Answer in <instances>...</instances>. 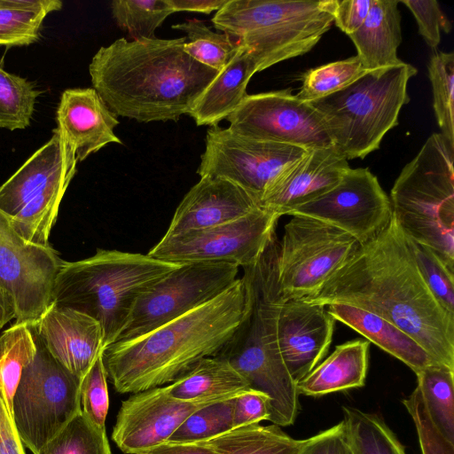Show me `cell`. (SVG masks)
<instances>
[{"label":"cell","instance_id":"cell-1","mask_svg":"<svg viewBox=\"0 0 454 454\" xmlns=\"http://www.w3.org/2000/svg\"><path fill=\"white\" fill-rule=\"evenodd\" d=\"M301 300L346 304L374 314L409 334L435 362L454 370V314L427 287L394 215L317 293Z\"/></svg>","mask_w":454,"mask_h":454},{"label":"cell","instance_id":"cell-2","mask_svg":"<svg viewBox=\"0 0 454 454\" xmlns=\"http://www.w3.org/2000/svg\"><path fill=\"white\" fill-rule=\"evenodd\" d=\"M186 40L120 38L99 48L89 66L93 89L116 116L178 121L219 73L185 53Z\"/></svg>","mask_w":454,"mask_h":454},{"label":"cell","instance_id":"cell-3","mask_svg":"<svg viewBox=\"0 0 454 454\" xmlns=\"http://www.w3.org/2000/svg\"><path fill=\"white\" fill-rule=\"evenodd\" d=\"M247 308L241 278L208 302L137 338L104 348L106 378L120 394L172 383L223 348Z\"/></svg>","mask_w":454,"mask_h":454},{"label":"cell","instance_id":"cell-4","mask_svg":"<svg viewBox=\"0 0 454 454\" xmlns=\"http://www.w3.org/2000/svg\"><path fill=\"white\" fill-rule=\"evenodd\" d=\"M278 239L273 238L259 260L243 268L247 289L244 317L216 356L228 362L250 389L270 399L269 420L293 425L299 413V393L282 360L277 321L282 300L278 283Z\"/></svg>","mask_w":454,"mask_h":454},{"label":"cell","instance_id":"cell-5","mask_svg":"<svg viewBox=\"0 0 454 454\" xmlns=\"http://www.w3.org/2000/svg\"><path fill=\"white\" fill-rule=\"evenodd\" d=\"M179 266L148 254L98 248L90 257L63 261L51 302L98 321L106 348L115 341L137 298Z\"/></svg>","mask_w":454,"mask_h":454},{"label":"cell","instance_id":"cell-6","mask_svg":"<svg viewBox=\"0 0 454 454\" xmlns=\"http://www.w3.org/2000/svg\"><path fill=\"white\" fill-rule=\"evenodd\" d=\"M337 0H228L211 19L246 47L257 72L301 56L333 23Z\"/></svg>","mask_w":454,"mask_h":454},{"label":"cell","instance_id":"cell-7","mask_svg":"<svg viewBox=\"0 0 454 454\" xmlns=\"http://www.w3.org/2000/svg\"><path fill=\"white\" fill-rule=\"evenodd\" d=\"M454 144L433 133L395 179L393 215L404 234L454 266Z\"/></svg>","mask_w":454,"mask_h":454},{"label":"cell","instance_id":"cell-8","mask_svg":"<svg viewBox=\"0 0 454 454\" xmlns=\"http://www.w3.org/2000/svg\"><path fill=\"white\" fill-rule=\"evenodd\" d=\"M417 73L402 61L367 71L344 89L309 102L345 159H363L379 149L387 131L398 125L400 111L410 101L407 84Z\"/></svg>","mask_w":454,"mask_h":454},{"label":"cell","instance_id":"cell-9","mask_svg":"<svg viewBox=\"0 0 454 454\" xmlns=\"http://www.w3.org/2000/svg\"><path fill=\"white\" fill-rule=\"evenodd\" d=\"M77 162L57 127L51 137L0 186V210L25 240L51 246V231Z\"/></svg>","mask_w":454,"mask_h":454},{"label":"cell","instance_id":"cell-10","mask_svg":"<svg viewBox=\"0 0 454 454\" xmlns=\"http://www.w3.org/2000/svg\"><path fill=\"white\" fill-rule=\"evenodd\" d=\"M35 340L36 354L24 368L12 398V419L24 447L37 454L82 411V380Z\"/></svg>","mask_w":454,"mask_h":454},{"label":"cell","instance_id":"cell-11","mask_svg":"<svg viewBox=\"0 0 454 454\" xmlns=\"http://www.w3.org/2000/svg\"><path fill=\"white\" fill-rule=\"evenodd\" d=\"M360 243L325 222L294 215L278 240V283L283 301L317 293Z\"/></svg>","mask_w":454,"mask_h":454},{"label":"cell","instance_id":"cell-12","mask_svg":"<svg viewBox=\"0 0 454 454\" xmlns=\"http://www.w3.org/2000/svg\"><path fill=\"white\" fill-rule=\"evenodd\" d=\"M238 274L239 267L230 263L180 264L137 298L114 342L142 336L208 302L231 286Z\"/></svg>","mask_w":454,"mask_h":454},{"label":"cell","instance_id":"cell-13","mask_svg":"<svg viewBox=\"0 0 454 454\" xmlns=\"http://www.w3.org/2000/svg\"><path fill=\"white\" fill-rule=\"evenodd\" d=\"M279 217L259 207L218 226L162 237L147 254L179 264L209 262L248 267L259 260L276 236Z\"/></svg>","mask_w":454,"mask_h":454},{"label":"cell","instance_id":"cell-14","mask_svg":"<svg viewBox=\"0 0 454 454\" xmlns=\"http://www.w3.org/2000/svg\"><path fill=\"white\" fill-rule=\"evenodd\" d=\"M304 148L239 136L213 126L207 131L206 147L197 173L220 177L243 188L260 204L265 192L308 152Z\"/></svg>","mask_w":454,"mask_h":454},{"label":"cell","instance_id":"cell-15","mask_svg":"<svg viewBox=\"0 0 454 454\" xmlns=\"http://www.w3.org/2000/svg\"><path fill=\"white\" fill-rule=\"evenodd\" d=\"M232 132L306 150L333 145L317 111L290 90L247 95L226 118Z\"/></svg>","mask_w":454,"mask_h":454},{"label":"cell","instance_id":"cell-16","mask_svg":"<svg viewBox=\"0 0 454 454\" xmlns=\"http://www.w3.org/2000/svg\"><path fill=\"white\" fill-rule=\"evenodd\" d=\"M288 215L325 222L364 244L388 225L393 211L378 178L368 168H350L334 187Z\"/></svg>","mask_w":454,"mask_h":454},{"label":"cell","instance_id":"cell-17","mask_svg":"<svg viewBox=\"0 0 454 454\" xmlns=\"http://www.w3.org/2000/svg\"><path fill=\"white\" fill-rule=\"evenodd\" d=\"M63 261L51 246L25 240L0 210V286L12 297L15 322L31 323L49 307Z\"/></svg>","mask_w":454,"mask_h":454},{"label":"cell","instance_id":"cell-18","mask_svg":"<svg viewBox=\"0 0 454 454\" xmlns=\"http://www.w3.org/2000/svg\"><path fill=\"white\" fill-rule=\"evenodd\" d=\"M228 398L184 401L169 395L165 387L132 394L121 402L112 440L122 452L137 454L167 442L201 407Z\"/></svg>","mask_w":454,"mask_h":454},{"label":"cell","instance_id":"cell-19","mask_svg":"<svg viewBox=\"0 0 454 454\" xmlns=\"http://www.w3.org/2000/svg\"><path fill=\"white\" fill-rule=\"evenodd\" d=\"M326 306L303 300L281 302L277 321L282 360L294 381L304 378L326 355L335 319Z\"/></svg>","mask_w":454,"mask_h":454},{"label":"cell","instance_id":"cell-20","mask_svg":"<svg viewBox=\"0 0 454 454\" xmlns=\"http://www.w3.org/2000/svg\"><path fill=\"white\" fill-rule=\"evenodd\" d=\"M29 326L50 355L81 380L103 354L102 327L82 312L51 302Z\"/></svg>","mask_w":454,"mask_h":454},{"label":"cell","instance_id":"cell-21","mask_svg":"<svg viewBox=\"0 0 454 454\" xmlns=\"http://www.w3.org/2000/svg\"><path fill=\"white\" fill-rule=\"evenodd\" d=\"M350 168L333 146L309 150L265 192L260 207L281 216L334 187Z\"/></svg>","mask_w":454,"mask_h":454},{"label":"cell","instance_id":"cell-22","mask_svg":"<svg viewBox=\"0 0 454 454\" xmlns=\"http://www.w3.org/2000/svg\"><path fill=\"white\" fill-rule=\"evenodd\" d=\"M259 207L254 197L234 183L220 177H200L179 203L163 237L218 226Z\"/></svg>","mask_w":454,"mask_h":454},{"label":"cell","instance_id":"cell-23","mask_svg":"<svg viewBox=\"0 0 454 454\" xmlns=\"http://www.w3.org/2000/svg\"><path fill=\"white\" fill-rule=\"evenodd\" d=\"M58 128L78 161L107 144L123 145L114 129L120 123L93 88L67 89L57 109Z\"/></svg>","mask_w":454,"mask_h":454},{"label":"cell","instance_id":"cell-24","mask_svg":"<svg viewBox=\"0 0 454 454\" xmlns=\"http://www.w3.org/2000/svg\"><path fill=\"white\" fill-rule=\"evenodd\" d=\"M256 66L246 47L239 48L231 61L195 101L189 114L198 126H216L241 103Z\"/></svg>","mask_w":454,"mask_h":454},{"label":"cell","instance_id":"cell-25","mask_svg":"<svg viewBox=\"0 0 454 454\" xmlns=\"http://www.w3.org/2000/svg\"><path fill=\"white\" fill-rule=\"evenodd\" d=\"M327 311L381 349L402 361L415 373L435 362L409 334L394 324L353 306L333 303Z\"/></svg>","mask_w":454,"mask_h":454},{"label":"cell","instance_id":"cell-26","mask_svg":"<svg viewBox=\"0 0 454 454\" xmlns=\"http://www.w3.org/2000/svg\"><path fill=\"white\" fill-rule=\"evenodd\" d=\"M399 1L373 0L363 25L349 38L356 56L368 71L402 62L397 49L402 42Z\"/></svg>","mask_w":454,"mask_h":454},{"label":"cell","instance_id":"cell-27","mask_svg":"<svg viewBox=\"0 0 454 454\" xmlns=\"http://www.w3.org/2000/svg\"><path fill=\"white\" fill-rule=\"evenodd\" d=\"M369 347V341L361 339L336 346L329 356L296 382L298 393L317 396L363 387Z\"/></svg>","mask_w":454,"mask_h":454},{"label":"cell","instance_id":"cell-28","mask_svg":"<svg viewBox=\"0 0 454 454\" xmlns=\"http://www.w3.org/2000/svg\"><path fill=\"white\" fill-rule=\"evenodd\" d=\"M165 387L169 395L184 401L233 397L250 389L243 377L216 356L204 358Z\"/></svg>","mask_w":454,"mask_h":454},{"label":"cell","instance_id":"cell-29","mask_svg":"<svg viewBox=\"0 0 454 454\" xmlns=\"http://www.w3.org/2000/svg\"><path fill=\"white\" fill-rule=\"evenodd\" d=\"M307 439L298 440L286 434L277 425L252 424L200 442L212 454H297Z\"/></svg>","mask_w":454,"mask_h":454},{"label":"cell","instance_id":"cell-30","mask_svg":"<svg viewBox=\"0 0 454 454\" xmlns=\"http://www.w3.org/2000/svg\"><path fill=\"white\" fill-rule=\"evenodd\" d=\"M62 5L59 0H0V45L34 43L45 17Z\"/></svg>","mask_w":454,"mask_h":454},{"label":"cell","instance_id":"cell-31","mask_svg":"<svg viewBox=\"0 0 454 454\" xmlns=\"http://www.w3.org/2000/svg\"><path fill=\"white\" fill-rule=\"evenodd\" d=\"M27 322H15L0 336V391L12 416V398L24 368L36 354Z\"/></svg>","mask_w":454,"mask_h":454},{"label":"cell","instance_id":"cell-32","mask_svg":"<svg viewBox=\"0 0 454 454\" xmlns=\"http://www.w3.org/2000/svg\"><path fill=\"white\" fill-rule=\"evenodd\" d=\"M427 413L442 434L454 443V370L434 364L416 373Z\"/></svg>","mask_w":454,"mask_h":454},{"label":"cell","instance_id":"cell-33","mask_svg":"<svg viewBox=\"0 0 454 454\" xmlns=\"http://www.w3.org/2000/svg\"><path fill=\"white\" fill-rule=\"evenodd\" d=\"M343 414L355 454H407L379 414L353 407H343Z\"/></svg>","mask_w":454,"mask_h":454},{"label":"cell","instance_id":"cell-34","mask_svg":"<svg viewBox=\"0 0 454 454\" xmlns=\"http://www.w3.org/2000/svg\"><path fill=\"white\" fill-rule=\"evenodd\" d=\"M186 35L184 51L199 63L215 70H222L239 48L237 40L225 33L212 31L201 20L192 19L172 26Z\"/></svg>","mask_w":454,"mask_h":454},{"label":"cell","instance_id":"cell-35","mask_svg":"<svg viewBox=\"0 0 454 454\" xmlns=\"http://www.w3.org/2000/svg\"><path fill=\"white\" fill-rule=\"evenodd\" d=\"M37 454H111L106 428L93 424L81 411Z\"/></svg>","mask_w":454,"mask_h":454},{"label":"cell","instance_id":"cell-36","mask_svg":"<svg viewBox=\"0 0 454 454\" xmlns=\"http://www.w3.org/2000/svg\"><path fill=\"white\" fill-rule=\"evenodd\" d=\"M367 71L356 55L319 66L304 74L296 97L308 103L323 98L344 89Z\"/></svg>","mask_w":454,"mask_h":454},{"label":"cell","instance_id":"cell-37","mask_svg":"<svg viewBox=\"0 0 454 454\" xmlns=\"http://www.w3.org/2000/svg\"><path fill=\"white\" fill-rule=\"evenodd\" d=\"M110 8L116 25L133 40L154 38L155 30L174 13L167 0H114Z\"/></svg>","mask_w":454,"mask_h":454},{"label":"cell","instance_id":"cell-38","mask_svg":"<svg viewBox=\"0 0 454 454\" xmlns=\"http://www.w3.org/2000/svg\"><path fill=\"white\" fill-rule=\"evenodd\" d=\"M39 94L29 81L0 67V128L15 130L29 126Z\"/></svg>","mask_w":454,"mask_h":454},{"label":"cell","instance_id":"cell-39","mask_svg":"<svg viewBox=\"0 0 454 454\" xmlns=\"http://www.w3.org/2000/svg\"><path fill=\"white\" fill-rule=\"evenodd\" d=\"M427 71L441 134L454 144V53L435 51L429 59Z\"/></svg>","mask_w":454,"mask_h":454},{"label":"cell","instance_id":"cell-40","mask_svg":"<svg viewBox=\"0 0 454 454\" xmlns=\"http://www.w3.org/2000/svg\"><path fill=\"white\" fill-rule=\"evenodd\" d=\"M234 397L205 405L194 411L179 426L168 441L195 443L233 429Z\"/></svg>","mask_w":454,"mask_h":454},{"label":"cell","instance_id":"cell-41","mask_svg":"<svg viewBox=\"0 0 454 454\" xmlns=\"http://www.w3.org/2000/svg\"><path fill=\"white\" fill-rule=\"evenodd\" d=\"M408 238V237H407ZM409 239L417 266L427 287L448 312L454 314L453 270L429 247Z\"/></svg>","mask_w":454,"mask_h":454},{"label":"cell","instance_id":"cell-42","mask_svg":"<svg viewBox=\"0 0 454 454\" xmlns=\"http://www.w3.org/2000/svg\"><path fill=\"white\" fill-rule=\"evenodd\" d=\"M80 397L81 408L84 415L97 427L106 428L109 395L102 355L97 358L82 378Z\"/></svg>","mask_w":454,"mask_h":454},{"label":"cell","instance_id":"cell-43","mask_svg":"<svg viewBox=\"0 0 454 454\" xmlns=\"http://www.w3.org/2000/svg\"><path fill=\"white\" fill-rule=\"evenodd\" d=\"M403 403L414 422L422 454H454V443L432 422L418 386Z\"/></svg>","mask_w":454,"mask_h":454},{"label":"cell","instance_id":"cell-44","mask_svg":"<svg viewBox=\"0 0 454 454\" xmlns=\"http://www.w3.org/2000/svg\"><path fill=\"white\" fill-rule=\"evenodd\" d=\"M413 14L419 33L427 44L436 49L441 42V32L450 33L451 23L436 0H402Z\"/></svg>","mask_w":454,"mask_h":454},{"label":"cell","instance_id":"cell-45","mask_svg":"<svg viewBox=\"0 0 454 454\" xmlns=\"http://www.w3.org/2000/svg\"><path fill=\"white\" fill-rule=\"evenodd\" d=\"M270 399L262 392L247 389L233 399V428L269 420Z\"/></svg>","mask_w":454,"mask_h":454},{"label":"cell","instance_id":"cell-46","mask_svg":"<svg viewBox=\"0 0 454 454\" xmlns=\"http://www.w3.org/2000/svg\"><path fill=\"white\" fill-rule=\"evenodd\" d=\"M297 454H355L345 421L308 438Z\"/></svg>","mask_w":454,"mask_h":454},{"label":"cell","instance_id":"cell-47","mask_svg":"<svg viewBox=\"0 0 454 454\" xmlns=\"http://www.w3.org/2000/svg\"><path fill=\"white\" fill-rule=\"evenodd\" d=\"M373 0H337L333 12V23L349 35L366 20Z\"/></svg>","mask_w":454,"mask_h":454},{"label":"cell","instance_id":"cell-48","mask_svg":"<svg viewBox=\"0 0 454 454\" xmlns=\"http://www.w3.org/2000/svg\"><path fill=\"white\" fill-rule=\"evenodd\" d=\"M0 454H26L12 416L0 391Z\"/></svg>","mask_w":454,"mask_h":454},{"label":"cell","instance_id":"cell-49","mask_svg":"<svg viewBox=\"0 0 454 454\" xmlns=\"http://www.w3.org/2000/svg\"><path fill=\"white\" fill-rule=\"evenodd\" d=\"M137 454H212V450L201 442L181 443L167 441Z\"/></svg>","mask_w":454,"mask_h":454},{"label":"cell","instance_id":"cell-50","mask_svg":"<svg viewBox=\"0 0 454 454\" xmlns=\"http://www.w3.org/2000/svg\"><path fill=\"white\" fill-rule=\"evenodd\" d=\"M174 12H195L210 14L219 11L228 0H167Z\"/></svg>","mask_w":454,"mask_h":454},{"label":"cell","instance_id":"cell-51","mask_svg":"<svg viewBox=\"0 0 454 454\" xmlns=\"http://www.w3.org/2000/svg\"><path fill=\"white\" fill-rule=\"evenodd\" d=\"M15 319L14 304L10 294L0 286V330Z\"/></svg>","mask_w":454,"mask_h":454}]
</instances>
